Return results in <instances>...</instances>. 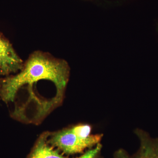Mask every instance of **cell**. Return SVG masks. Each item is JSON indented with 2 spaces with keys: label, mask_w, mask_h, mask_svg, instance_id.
I'll return each mask as SVG.
<instances>
[{
  "label": "cell",
  "mask_w": 158,
  "mask_h": 158,
  "mask_svg": "<svg viewBox=\"0 0 158 158\" xmlns=\"http://www.w3.org/2000/svg\"><path fill=\"white\" fill-rule=\"evenodd\" d=\"M69 75L70 68L65 60L36 51L16 74L0 79V98L6 103L13 104L11 116L15 119L38 124L53 110L35 88L37 83L48 80L65 91Z\"/></svg>",
  "instance_id": "1"
},
{
  "label": "cell",
  "mask_w": 158,
  "mask_h": 158,
  "mask_svg": "<svg viewBox=\"0 0 158 158\" xmlns=\"http://www.w3.org/2000/svg\"><path fill=\"white\" fill-rule=\"evenodd\" d=\"M102 148V144L100 143H98L94 148L89 150L84 154L77 158H98Z\"/></svg>",
  "instance_id": "7"
},
{
  "label": "cell",
  "mask_w": 158,
  "mask_h": 158,
  "mask_svg": "<svg viewBox=\"0 0 158 158\" xmlns=\"http://www.w3.org/2000/svg\"><path fill=\"white\" fill-rule=\"evenodd\" d=\"M48 136V132H46L39 137L28 158H65L50 146Z\"/></svg>",
  "instance_id": "5"
},
{
  "label": "cell",
  "mask_w": 158,
  "mask_h": 158,
  "mask_svg": "<svg viewBox=\"0 0 158 158\" xmlns=\"http://www.w3.org/2000/svg\"><path fill=\"white\" fill-rule=\"evenodd\" d=\"M102 134L91 135L87 138H82L73 132L70 128L55 132L48 133L49 144L67 155L83 152L85 149L96 146L102 138Z\"/></svg>",
  "instance_id": "2"
},
{
  "label": "cell",
  "mask_w": 158,
  "mask_h": 158,
  "mask_svg": "<svg viewBox=\"0 0 158 158\" xmlns=\"http://www.w3.org/2000/svg\"><path fill=\"white\" fill-rule=\"evenodd\" d=\"M70 128L73 132L81 138H87L91 135V127L88 124L77 125Z\"/></svg>",
  "instance_id": "6"
},
{
  "label": "cell",
  "mask_w": 158,
  "mask_h": 158,
  "mask_svg": "<svg viewBox=\"0 0 158 158\" xmlns=\"http://www.w3.org/2000/svg\"><path fill=\"white\" fill-rule=\"evenodd\" d=\"M135 134L139 139V148L130 154L123 148H119L113 154V158H158V138L151 137L144 130L137 129Z\"/></svg>",
  "instance_id": "3"
},
{
  "label": "cell",
  "mask_w": 158,
  "mask_h": 158,
  "mask_svg": "<svg viewBox=\"0 0 158 158\" xmlns=\"http://www.w3.org/2000/svg\"><path fill=\"white\" fill-rule=\"evenodd\" d=\"M156 30L158 34V23L157 24Z\"/></svg>",
  "instance_id": "8"
},
{
  "label": "cell",
  "mask_w": 158,
  "mask_h": 158,
  "mask_svg": "<svg viewBox=\"0 0 158 158\" xmlns=\"http://www.w3.org/2000/svg\"><path fill=\"white\" fill-rule=\"evenodd\" d=\"M24 62L12 44L0 33V75L9 76L21 70Z\"/></svg>",
  "instance_id": "4"
}]
</instances>
